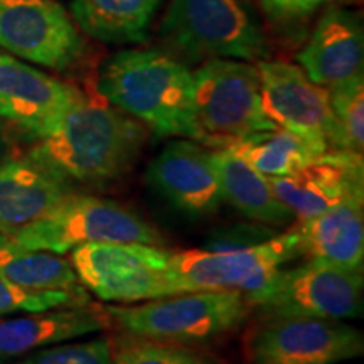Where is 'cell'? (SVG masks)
<instances>
[{
  "label": "cell",
  "instance_id": "obj_1",
  "mask_svg": "<svg viewBox=\"0 0 364 364\" xmlns=\"http://www.w3.org/2000/svg\"><path fill=\"white\" fill-rule=\"evenodd\" d=\"M145 136L135 118L83 97L29 156L68 181L102 186L129 174Z\"/></svg>",
  "mask_w": 364,
  "mask_h": 364
},
{
  "label": "cell",
  "instance_id": "obj_2",
  "mask_svg": "<svg viewBox=\"0 0 364 364\" xmlns=\"http://www.w3.org/2000/svg\"><path fill=\"white\" fill-rule=\"evenodd\" d=\"M100 93L159 136L198 142L194 78L179 58L161 49H125L107 63Z\"/></svg>",
  "mask_w": 364,
  "mask_h": 364
},
{
  "label": "cell",
  "instance_id": "obj_3",
  "mask_svg": "<svg viewBox=\"0 0 364 364\" xmlns=\"http://www.w3.org/2000/svg\"><path fill=\"white\" fill-rule=\"evenodd\" d=\"M105 311L135 338L188 344L236 331L252 309L236 290H203L145 300L139 306H108Z\"/></svg>",
  "mask_w": 364,
  "mask_h": 364
},
{
  "label": "cell",
  "instance_id": "obj_4",
  "mask_svg": "<svg viewBox=\"0 0 364 364\" xmlns=\"http://www.w3.org/2000/svg\"><path fill=\"white\" fill-rule=\"evenodd\" d=\"M12 247L63 255L90 243L135 241L162 247L161 233L120 203L88 194H68L51 211L14 235Z\"/></svg>",
  "mask_w": 364,
  "mask_h": 364
},
{
  "label": "cell",
  "instance_id": "obj_5",
  "mask_svg": "<svg viewBox=\"0 0 364 364\" xmlns=\"http://www.w3.org/2000/svg\"><path fill=\"white\" fill-rule=\"evenodd\" d=\"M193 78L198 142L206 147H230L277 127L263 110L257 66L238 59H208Z\"/></svg>",
  "mask_w": 364,
  "mask_h": 364
},
{
  "label": "cell",
  "instance_id": "obj_6",
  "mask_svg": "<svg viewBox=\"0 0 364 364\" xmlns=\"http://www.w3.org/2000/svg\"><path fill=\"white\" fill-rule=\"evenodd\" d=\"M161 34L189 61H262L268 44L260 26L240 0H172Z\"/></svg>",
  "mask_w": 364,
  "mask_h": 364
},
{
  "label": "cell",
  "instance_id": "obj_7",
  "mask_svg": "<svg viewBox=\"0 0 364 364\" xmlns=\"http://www.w3.org/2000/svg\"><path fill=\"white\" fill-rule=\"evenodd\" d=\"M363 270L307 260L294 268H282L265 289L247 302L260 321L287 317L349 321L363 314Z\"/></svg>",
  "mask_w": 364,
  "mask_h": 364
},
{
  "label": "cell",
  "instance_id": "obj_8",
  "mask_svg": "<svg viewBox=\"0 0 364 364\" xmlns=\"http://www.w3.org/2000/svg\"><path fill=\"white\" fill-rule=\"evenodd\" d=\"M169 250L135 241L90 243L71 252L80 284L105 302H140L174 295Z\"/></svg>",
  "mask_w": 364,
  "mask_h": 364
},
{
  "label": "cell",
  "instance_id": "obj_9",
  "mask_svg": "<svg viewBox=\"0 0 364 364\" xmlns=\"http://www.w3.org/2000/svg\"><path fill=\"white\" fill-rule=\"evenodd\" d=\"M299 255L297 230L273 236L257 247L235 252H172L169 275L174 295L203 290H236L245 297L265 289L275 273Z\"/></svg>",
  "mask_w": 364,
  "mask_h": 364
},
{
  "label": "cell",
  "instance_id": "obj_10",
  "mask_svg": "<svg viewBox=\"0 0 364 364\" xmlns=\"http://www.w3.org/2000/svg\"><path fill=\"white\" fill-rule=\"evenodd\" d=\"M363 353L361 331L324 318L260 321L245 343L248 364H339Z\"/></svg>",
  "mask_w": 364,
  "mask_h": 364
},
{
  "label": "cell",
  "instance_id": "obj_11",
  "mask_svg": "<svg viewBox=\"0 0 364 364\" xmlns=\"http://www.w3.org/2000/svg\"><path fill=\"white\" fill-rule=\"evenodd\" d=\"M0 48L54 71L78 66L86 44L56 0H0Z\"/></svg>",
  "mask_w": 364,
  "mask_h": 364
},
{
  "label": "cell",
  "instance_id": "obj_12",
  "mask_svg": "<svg viewBox=\"0 0 364 364\" xmlns=\"http://www.w3.org/2000/svg\"><path fill=\"white\" fill-rule=\"evenodd\" d=\"M262 105L282 129L307 140L318 154L336 150V124L329 91L312 83L300 68L285 61H258Z\"/></svg>",
  "mask_w": 364,
  "mask_h": 364
},
{
  "label": "cell",
  "instance_id": "obj_13",
  "mask_svg": "<svg viewBox=\"0 0 364 364\" xmlns=\"http://www.w3.org/2000/svg\"><path fill=\"white\" fill-rule=\"evenodd\" d=\"M83 97L75 86L0 51V118L36 140L51 134Z\"/></svg>",
  "mask_w": 364,
  "mask_h": 364
},
{
  "label": "cell",
  "instance_id": "obj_14",
  "mask_svg": "<svg viewBox=\"0 0 364 364\" xmlns=\"http://www.w3.org/2000/svg\"><path fill=\"white\" fill-rule=\"evenodd\" d=\"M147 182L177 211L191 218L215 215L221 186L208 149L193 140H172L150 162Z\"/></svg>",
  "mask_w": 364,
  "mask_h": 364
},
{
  "label": "cell",
  "instance_id": "obj_15",
  "mask_svg": "<svg viewBox=\"0 0 364 364\" xmlns=\"http://www.w3.org/2000/svg\"><path fill=\"white\" fill-rule=\"evenodd\" d=\"M277 198L306 221L346 198L364 194L363 154L351 150H327L294 174L270 177Z\"/></svg>",
  "mask_w": 364,
  "mask_h": 364
},
{
  "label": "cell",
  "instance_id": "obj_16",
  "mask_svg": "<svg viewBox=\"0 0 364 364\" xmlns=\"http://www.w3.org/2000/svg\"><path fill=\"white\" fill-rule=\"evenodd\" d=\"M297 59L307 78L327 90L363 75L364 33L358 14L327 9Z\"/></svg>",
  "mask_w": 364,
  "mask_h": 364
},
{
  "label": "cell",
  "instance_id": "obj_17",
  "mask_svg": "<svg viewBox=\"0 0 364 364\" xmlns=\"http://www.w3.org/2000/svg\"><path fill=\"white\" fill-rule=\"evenodd\" d=\"M70 181L31 156L0 166V235H14L71 194Z\"/></svg>",
  "mask_w": 364,
  "mask_h": 364
},
{
  "label": "cell",
  "instance_id": "obj_18",
  "mask_svg": "<svg viewBox=\"0 0 364 364\" xmlns=\"http://www.w3.org/2000/svg\"><path fill=\"white\" fill-rule=\"evenodd\" d=\"M110 322L105 309L90 306V302L0 321V363L95 334L107 329Z\"/></svg>",
  "mask_w": 364,
  "mask_h": 364
},
{
  "label": "cell",
  "instance_id": "obj_19",
  "mask_svg": "<svg viewBox=\"0 0 364 364\" xmlns=\"http://www.w3.org/2000/svg\"><path fill=\"white\" fill-rule=\"evenodd\" d=\"M299 255L326 265L363 270L364 194H354L321 215L300 221Z\"/></svg>",
  "mask_w": 364,
  "mask_h": 364
},
{
  "label": "cell",
  "instance_id": "obj_20",
  "mask_svg": "<svg viewBox=\"0 0 364 364\" xmlns=\"http://www.w3.org/2000/svg\"><path fill=\"white\" fill-rule=\"evenodd\" d=\"M223 201L230 203L247 220L279 228L295 220L294 213L277 198L270 177L262 174L248 159L233 147L211 152Z\"/></svg>",
  "mask_w": 364,
  "mask_h": 364
},
{
  "label": "cell",
  "instance_id": "obj_21",
  "mask_svg": "<svg viewBox=\"0 0 364 364\" xmlns=\"http://www.w3.org/2000/svg\"><path fill=\"white\" fill-rule=\"evenodd\" d=\"M162 0H75L73 19L93 39L108 44H142Z\"/></svg>",
  "mask_w": 364,
  "mask_h": 364
},
{
  "label": "cell",
  "instance_id": "obj_22",
  "mask_svg": "<svg viewBox=\"0 0 364 364\" xmlns=\"http://www.w3.org/2000/svg\"><path fill=\"white\" fill-rule=\"evenodd\" d=\"M0 275L36 292L86 294L70 260L56 253L16 248L4 235H0Z\"/></svg>",
  "mask_w": 364,
  "mask_h": 364
},
{
  "label": "cell",
  "instance_id": "obj_23",
  "mask_svg": "<svg viewBox=\"0 0 364 364\" xmlns=\"http://www.w3.org/2000/svg\"><path fill=\"white\" fill-rule=\"evenodd\" d=\"M230 147L238 150L241 156L268 177L294 174L312 159L321 156L307 140L282 127L257 132Z\"/></svg>",
  "mask_w": 364,
  "mask_h": 364
},
{
  "label": "cell",
  "instance_id": "obj_24",
  "mask_svg": "<svg viewBox=\"0 0 364 364\" xmlns=\"http://www.w3.org/2000/svg\"><path fill=\"white\" fill-rule=\"evenodd\" d=\"M329 102L336 124V150L363 154L364 147V75L332 86Z\"/></svg>",
  "mask_w": 364,
  "mask_h": 364
},
{
  "label": "cell",
  "instance_id": "obj_25",
  "mask_svg": "<svg viewBox=\"0 0 364 364\" xmlns=\"http://www.w3.org/2000/svg\"><path fill=\"white\" fill-rule=\"evenodd\" d=\"M86 302H90L86 294L36 292V290L22 289L0 275V316L14 312H39Z\"/></svg>",
  "mask_w": 364,
  "mask_h": 364
},
{
  "label": "cell",
  "instance_id": "obj_26",
  "mask_svg": "<svg viewBox=\"0 0 364 364\" xmlns=\"http://www.w3.org/2000/svg\"><path fill=\"white\" fill-rule=\"evenodd\" d=\"M19 364H113V349L105 338L61 343L33 351Z\"/></svg>",
  "mask_w": 364,
  "mask_h": 364
},
{
  "label": "cell",
  "instance_id": "obj_27",
  "mask_svg": "<svg viewBox=\"0 0 364 364\" xmlns=\"http://www.w3.org/2000/svg\"><path fill=\"white\" fill-rule=\"evenodd\" d=\"M113 364H213L208 358L182 346L161 341L127 344L113 356Z\"/></svg>",
  "mask_w": 364,
  "mask_h": 364
},
{
  "label": "cell",
  "instance_id": "obj_28",
  "mask_svg": "<svg viewBox=\"0 0 364 364\" xmlns=\"http://www.w3.org/2000/svg\"><path fill=\"white\" fill-rule=\"evenodd\" d=\"M277 235H279L277 228L267 226L263 223L250 220L240 221L209 231L203 250H208V252H235V250L257 247V245L265 243Z\"/></svg>",
  "mask_w": 364,
  "mask_h": 364
},
{
  "label": "cell",
  "instance_id": "obj_29",
  "mask_svg": "<svg viewBox=\"0 0 364 364\" xmlns=\"http://www.w3.org/2000/svg\"><path fill=\"white\" fill-rule=\"evenodd\" d=\"M262 2H265L273 11L287 14V16H304L331 0H262Z\"/></svg>",
  "mask_w": 364,
  "mask_h": 364
},
{
  "label": "cell",
  "instance_id": "obj_30",
  "mask_svg": "<svg viewBox=\"0 0 364 364\" xmlns=\"http://www.w3.org/2000/svg\"><path fill=\"white\" fill-rule=\"evenodd\" d=\"M12 157V142L7 130L0 125V166Z\"/></svg>",
  "mask_w": 364,
  "mask_h": 364
},
{
  "label": "cell",
  "instance_id": "obj_31",
  "mask_svg": "<svg viewBox=\"0 0 364 364\" xmlns=\"http://www.w3.org/2000/svg\"><path fill=\"white\" fill-rule=\"evenodd\" d=\"M0 364H2V363H0Z\"/></svg>",
  "mask_w": 364,
  "mask_h": 364
}]
</instances>
